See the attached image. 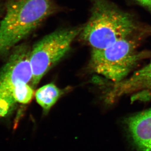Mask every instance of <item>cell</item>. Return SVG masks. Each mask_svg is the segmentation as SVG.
Wrapping results in <instances>:
<instances>
[{"label": "cell", "instance_id": "cell-3", "mask_svg": "<svg viewBox=\"0 0 151 151\" xmlns=\"http://www.w3.org/2000/svg\"><path fill=\"white\" fill-rule=\"evenodd\" d=\"M131 39L118 40L104 49L91 50L90 70L112 82L124 80L144 58Z\"/></svg>", "mask_w": 151, "mask_h": 151}, {"label": "cell", "instance_id": "cell-8", "mask_svg": "<svg viewBox=\"0 0 151 151\" xmlns=\"http://www.w3.org/2000/svg\"><path fill=\"white\" fill-rule=\"evenodd\" d=\"M63 94V91L52 83L47 84L35 92V99L38 104L47 111L55 104Z\"/></svg>", "mask_w": 151, "mask_h": 151}, {"label": "cell", "instance_id": "cell-10", "mask_svg": "<svg viewBox=\"0 0 151 151\" xmlns=\"http://www.w3.org/2000/svg\"><path fill=\"white\" fill-rule=\"evenodd\" d=\"M140 6L144 7L151 13V0H134Z\"/></svg>", "mask_w": 151, "mask_h": 151}, {"label": "cell", "instance_id": "cell-9", "mask_svg": "<svg viewBox=\"0 0 151 151\" xmlns=\"http://www.w3.org/2000/svg\"><path fill=\"white\" fill-rule=\"evenodd\" d=\"M34 94V91L31 86L27 83H22L15 90L14 99L16 104H28L32 100Z\"/></svg>", "mask_w": 151, "mask_h": 151}, {"label": "cell", "instance_id": "cell-5", "mask_svg": "<svg viewBox=\"0 0 151 151\" xmlns=\"http://www.w3.org/2000/svg\"><path fill=\"white\" fill-rule=\"evenodd\" d=\"M31 47L26 43L15 46L9 54L7 61L0 68V117L10 114L16 103L14 94L22 83L32 81Z\"/></svg>", "mask_w": 151, "mask_h": 151}, {"label": "cell", "instance_id": "cell-11", "mask_svg": "<svg viewBox=\"0 0 151 151\" xmlns=\"http://www.w3.org/2000/svg\"><path fill=\"white\" fill-rule=\"evenodd\" d=\"M4 7H5V3H4L3 0H0V19L1 18V16L4 14Z\"/></svg>", "mask_w": 151, "mask_h": 151}, {"label": "cell", "instance_id": "cell-4", "mask_svg": "<svg viewBox=\"0 0 151 151\" xmlns=\"http://www.w3.org/2000/svg\"><path fill=\"white\" fill-rule=\"evenodd\" d=\"M81 27L61 28L47 34L31 48L30 62L32 70L33 88L53 66L69 52Z\"/></svg>", "mask_w": 151, "mask_h": 151}, {"label": "cell", "instance_id": "cell-1", "mask_svg": "<svg viewBox=\"0 0 151 151\" xmlns=\"http://www.w3.org/2000/svg\"><path fill=\"white\" fill-rule=\"evenodd\" d=\"M59 10L55 0H7L0 21V59Z\"/></svg>", "mask_w": 151, "mask_h": 151}, {"label": "cell", "instance_id": "cell-6", "mask_svg": "<svg viewBox=\"0 0 151 151\" xmlns=\"http://www.w3.org/2000/svg\"><path fill=\"white\" fill-rule=\"evenodd\" d=\"M115 90L121 97L132 94V101L151 99V60L150 63L133 76L116 83Z\"/></svg>", "mask_w": 151, "mask_h": 151}, {"label": "cell", "instance_id": "cell-7", "mask_svg": "<svg viewBox=\"0 0 151 151\" xmlns=\"http://www.w3.org/2000/svg\"><path fill=\"white\" fill-rule=\"evenodd\" d=\"M125 128L137 151H151V108L128 117Z\"/></svg>", "mask_w": 151, "mask_h": 151}, {"label": "cell", "instance_id": "cell-2", "mask_svg": "<svg viewBox=\"0 0 151 151\" xmlns=\"http://www.w3.org/2000/svg\"><path fill=\"white\" fill-rule=\"evenodd\" d=\"M138 29L133 16L109 0H91L90 18L82 26L79 36L91 50H97L130 38Z\"/></svg>", "mask_w": 151, "mask_h": 151}]
</instances>
